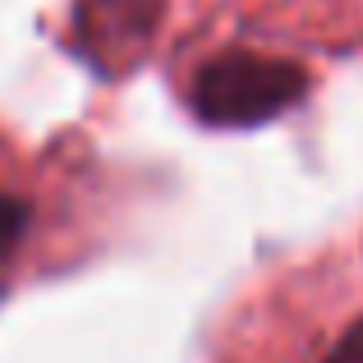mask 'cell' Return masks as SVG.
I'll list each match as a JSON object with an SVG mask.
<instances>
[{
  "mask_svg": "<svg viewBox=\"0 0 363 363\" xmlns=\"http://www.w3.org/2000/svg\"><path fill=\"white\" fill-rule=\"evenodd\" d=\"M313 97L308 65L290 55H267L253 46H221L189 69L179 101L198 129L248 133L285 120Z\"/></svg>",
  "mask_w": 363,
  "mask_h": 363,
  "instance_id": "6da1fadb",
  "label": "cell"
},
{
  "mask_svg": "<svg viewBox=\"0 0 363 363\" xmlns=\"http://www.w3.org/2000/svg\"><path fill=\"white\" fill-rule=\"evenodd\" d=\"M170 0H69V55L101 83H120L147 60Z\"/></svg>",
  "mask_w": 363,
  "mask_h": 363,
  "instance_id": "7a4b0ae2",
  "label": "cell"
},
{
  "mask_svg": "<svg viewBox=\"0 0 363 363\" xmlns=\"http://www.w3.org/2000/svg\"><path fill=\"white\" fill-rule=\"evenodd\" d=\"M28 225H33V203L0 189V248H5V253H18Z\"/></svg>",
  "mask_w": 363,
  "mask_h": 363,
  "instance_id": "3957f363",
  "label": "cell"
},
{
  "mask_svg": "<svg viewBox=\"0 0 363 363\" xmlns=\"http://www.w3.org/2000/svg\"><path fill=\"white\" fill-rule=\"evenodd\" d=\"M322 363H363V318H354L331 340V350L322 354Z\"/></svg>",
  "mask_w": 363,
  "mask_h": 363,
  "instance_id": "277c9868",
  "label": "cell"
},
{
  "mask_svg": "<svg viewBox=\"0 0 363 363\" xmlns=\"http://www.w3.org/2000/svg\"><path fill=\"white\" fill-rule=\"evenodd\" d=\"M9 267H14V253L0 248V303H5V294H9Z\"/></svg>",
  "mask_w": 363,
  "mask_h": 363,
  "instance_id": "5b68a950",
  "label": "cell"
}]
</instances>
